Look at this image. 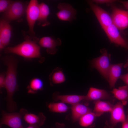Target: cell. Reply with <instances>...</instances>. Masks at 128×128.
<instances>
[{
    "label": "cell",
    "instance_id": "7c38bea8",
    "mask_svg": "<svg viewBox=\"0 0 128 128\" xmlns=\"http://www.w3.org/2000/svg\"><path fill=\"white\" fill-rule=\"evenodd\" d=\"M110 113V122L112 127L115 126L119 122L122 123L126 119L123 105L121 102H118L114 105Z\"/></svg>",
    "mask_w": 128,
    "mask_h": 128
},
{
    "label": "cell",
    "instance_id": "4316f807",
    "mask_svg": "<svg viewBox=\"0 0 128 128\" xmlns=\"http://www.w3.org/2000/svg\"><path fill=\"white\" fill-rule=\"evenodd\" d=\"M6 75L5 72H2L0 74V93H1V89L4 88Z\"/></svg>",
    "mask_w": 128,
    "mask_h": 128
},
{
    "label": "cell",
    "instance_id": "f546056e",
    "mask_svg": "<svg viewBox=\"0 0 128 128\" xmlns=\"http://www.w3.org/2000/svg\"><path fill=\"white\" fill-rule=\"evenodd\" d=\"M122 4L128 11V1H118Z\"/></svg>",
    "mask_w": 128,
    "mask_h": 128
},
{
    "label": "cell",
    "instance_id": "d6a6232c",
    "mask_svg": "<svg viewBox=\"0 0 128 128\" xmlns=\"http://www.w3.org/2000/svg\"><path fill=\"white\" fill-rule=\"evenodd\" d=\"M123 67H124L125 68H127L128 67V59L126 64L124 65Z\"/></svg>",
    "mask_w": 128,
    "mask_h": 128
},
{
    "label": "cell",
    "instance_id": "3957f363",
    "mask_svg": "<svg viewBox=\"0 0 128 128\" xmlns=\"http://www.w3.org/2000/svg\"><path fill=\"white\" fill-rule=\"evenodd\" d=\"M1 117L0 125H7L11 128H24L23 126L22 119L24 115L28 112L26 109L22 108L18 112H8L1 110Z\"/></svg>",
    "mask_w": 128,
    "mask_h": 128
},
{
    "label": "cell",
    "instance_id": "f1b7e54d",
    "mask_svg": "<svg viewBox=\"0 0 128 128\" xmlns=\"http://www.w3.org/2000/svg\"><path fill=\"white\" fill-rule=\"evenodd\" d=\"M128 70V67L127 68ZM119 78L122 80L128 86V72L125 74L120 75Z\"/></svg>",
    "mask_w": 128,
    "mask_h": 128
},
{
    "label": "cell",
    "instance_id": "8fae6325",
    "mask_svg": "<svg viewBox=\"0 0 128 128\" xmlns=\"http://www.w3.org/2000/svg\"><path fill=\"white\" fill-rule=\"evenodd\" d=\"M12 28L9 22L3 18L0 21V50L1 51L9 44L11 35Z\"/></svg>",
    "mask_w": 128,
    "mask_h": 128
},
{
    "label": "cell",
    "instance_id": "9c48e42d",
    "mask_svg": "<svg viewBox=\"0 0 128 128\" xmlns=\"http://www.w3.org/2000/svg\"><path fill=\"white\" fill-rule=\"evenodd\" d=\"M110 41L128 50V43L120 35L119 30L113 24L103 29Z\"/></svg>",
    "mask_w": 128,
    "mask_h": 128
},
{
    "label": "cell",
    "instance_id": "83f0119b",
    "mask_svg": "<svg viewBox=\"0 0 128 128\" xmlns=\"http://www.w3.org/2000/svg\"><path fill=\"white\" fill-rule=\"evenodd\" d=\"M92 2L98 4L111 3L115 1L114 0H94L91 1Z\"/></svg>",
    "mask_w": 128,
    "mask_h": 128
},
{
    "label": "cell",
    "instance_id": "7402d4cb",
    "mask_svg": "<svg viewBox=\"0 0 128 128\" xmlns=\"http://www.w3.org/2000/svg\"><path fill=\"white\" fill-rule=\"evenodd\" d=\"M49 78L51 85L62 83L65 80L62 69L59 67L56 68L53 70L49 75Z\"/></svg>",
    "mask_w": 128,
    "mask_h": 128
},
{
    "label": "cell",
    "instance_id": "ba28073f",
    "mask_svg": "<svg viewBox=\"0 0 128 128\" xmlns=\"http://www.w3.org/2000/svg\"><path fill=\"white\" fill-rule=\"evenodd\" d=\"M88 3L103 29L113 24L111 16L107 12L91 1Z\"/></svg>",
    "mask_w": 128,
    "mask_h": 128
},
{
    "label": "cell",
    "instance_id": "d4e9b609",
    "mask_svg": "<svg viewBox=\"0 0 128 128\" xmlns=\"http://www.w3.org/2000/svg\"><path fill=\"white\" fill-rule=\"evenodd\" d=\"M48 107L50 111L55 112L62 113L66 112L68 109L67 106L64 103H50Z\"/></svg>",
    "mask_w": 128,
    "mask_h": 128
},
{
    "label": "cell",
    "instance_id": "603a6c76",
    "mask_svg": "<svg viewBox=\"0 0 128 128\" xmlns=\"http://www.w3.org/2000/svg\"><path fill=\"white\" fill-rule=\"evenodd\" d=\"M43 87V82L41 79L34 78L31 80L27 87V92L29 94H35L39 90H42Z\"/></svg>",
    "mask_w": 128,
    "mask_h": 128
},
{
    "label": "cell",
    "instance_id": "cb8c5ba5",
    "mask_svg": "<svg viewBox=\"0 0 128 128\" xmlns=\"http://www.w3.org/2000/svg\"><path fill=\"white\" fill-rule=\"evenodd\" d=\"M96 117V114L91 111L85 114L79 119V124L81 126L86 127L91 125Z\"/></svg>",
    "mask_w": 128,
    "mask_h": 128
},
{
    "label": "cell",
    "instance_id": "8992f818",
    "mask_svg": "<svg viewBox=\"0 0 128 128\" xmlns=\"http://www.w3.org/2000/svg\"><path fill=\"white\" fill-rule=\"evenodd\" d=\"M110 56L106 50L102 51L101 55L91 61V66L96 69L107 80L108 72L111 64Z\"/></svg>",
    "mask_w": 128,
    "mask_h": 128
},
{
    "label": "cell",
    "instance_id": "52a82bcc",
    "mask_svg": "<svg viewBox=\"0 0 128 128\" xmlns=\"http://www.w3.org/2000/svg\"><path fill=\"white\" fill-rule=\"evenodd\" d=\"M111 16L113 24L119 30H123L128 27V10L113 6Z\"/></svg>",
    "mask_w": 128,
    "mask_h": 128
},
{
    "label": "cell",
    "instance_id": "1f68e13d",
    "mask_svg": "<svg viewBox=\"0 0 128 128\" xmlns=\"http://www.w3.org/2000/svg\"><path fill=\"white\" fill-rule=\"evenodd\" d=\"M26 128H40L39 126L35 125H29V126Z\"/></svg>",
    "mask_w": 128,
    "mask_h": 128
},
{
    "label": "cell",
    "instance_id": "e0dca14e",
    "mask_svg": "<svg viewBox=\"0 0 128 128\" xmlns=\"http://www.w3.org/2000/svg\"><path fill=\"white\" fill-rule=\"evenodd\" d=\"M46 117L41 112L37 115L29 113L25 114L23 118L29 125H35L40 126L43 125L46 119Z\"/></svg>",
    "mask_w": 128,
    "mask_h": 128
},
{
    "label": "cell",
    "instance_id": "5b68a950",
    "mask_svg": "<svg viewBox=\"0 0 128 128\" xmlns=\"http://www.w3.org/2000/svg\"><path fill=\"white\" fill-rule=\"evenodd\" d=\"M39 12V4L38 1L31 0L28 5L26 13L29 33L33 38H34L33 37H35V35L34 27L35 22L38 20Z\"/></svg>",
    "mask_w": 128,
    "mask_h": 128
},
{
    "label": "cell",
    "instance_id": "5bb4252c",
    "mask_svg": "<svg viewBox=\"0 0 128 128\" xmlns=\"http://www.w3.org/2000/svg\"><path fill=\"white\" fill-rule=\"evenodd\" d=\"M123 63L111 64L108 74L107 80L110 87H113L121 75Z\"/></svg>",
    "mask_w": 128,
    "mask_h": 128
},
{
    "label": "cell",
    "instance_id": "7a4b0ae2",
    "mask_svg": "<svg viewBox=\"0 0 128 128\" xmlns=\"http://www.w3.org/2000/svg\"><path fill=\"white\" fill-rule=\"evenodd\" d=\"M37 41L27 38L16 46L6 47L4 51L5 53L14 54L27 59L39 58L41 56L40 46L37 44Z\"/></svg>",
    "mask_w": 128,
    "mask_h": 128
},
{
    "label": "cell",
    "instance_id": "30bf717a",
    "mask_svg": "<svg viewBox=\"0 0 128 128\" xmlns=\"http://www.w3.org/2000/svg\"><path fill=\"white\" fill-rule=\"evenodd\" d=\"M59 11L56 13V15L60 20L71 22L76 18V10L70 4L61 3L58 5Z\"/></svg>",
    "mask_w": 128,
    "mask_h": 128
},
{
    "label": "cell",
    "instance_id": "ac0fdd59",
    "mask_svg": "<svg viewBox=\"0 0 128 128\" xmlns=\"http://www.w3.org/2000/svg\"><path fill=\"white\" fill-rule=\"evenodd\" d=\"M93 112L97 116H101L105 112H110L114 105L107 101L100 100L94 101Z\"/></svg>",
    "mask_w": 128,
    "mask_h": 128
},
{
    "label": "cell",
    "instance_id": "4dcf8cb0",
    "mask_svg": "<svg viewBox=\"0 0 128 128\" xmlns=\"http://www.w3.org/2000/svg\"><path fill=\"white\" fill-rule=\"evenodd\" d=\"M122 123V128H128V120L126 119V120Z\"/></svg>",
    "mask_w": 128,
    "mask_h": 128
},
{
    "label": "cell",
    "instance_id": "6da1fadb",
    "mask_svg": "<svg viewBox=\"0 0 128 128\" xmlns=\"http://www.w3.org/2000/svg\"><path fill=\"white\" fill-rule=\"evenodd\" d=\"M2 60L7 67L4 86L7 93L4 99L6 102V109L9 112H14L17 108V103L13 98L18 87L17 79V60L12 55L3 57Z\"/></svg>",
    "mask_w": 128,
    "mask_h": 128
},
{
    "label": "cell",
    "instance_id": "ffe728a7",
    "mask_svg": "<svg viewBox=\"0 0 128 128\" xmlns=\"http://www.w3.org/2000/svg\"><path fill=\"white\" fill-rule=\"evenodd\" d=\"M111 92L114 96L121 101L123 105H126L128 101V86L126 85L114 88Z\"/></svg>",
    "mask_w": 128,
    "mask_h": 128
},
{
    "label": "cell",
    "instance_id": "d6986e66",
    "mask_svg": "<svg viewBox=\"0 0 128 128\" xmlns=\"http://www.w3.org/2000/svg\"><path fill=\"white\" fill-rule=\"evenodd\" d=\"M71 109L72 118L74 121L78 120L85 114L91 111L90 108L79 103L72 105Z\"/></svg>",
    "mask_w": 128,
    "mask_h": 128
},
{
    "label": "cell",
    "instance_id": "277c9868",
    "mask_svg": "<svg viewBox=\"0 0 128 128\" xmlns=\"http://www.w3.org/2000/svg\"><path fill=\"white\" fill-rule=\"evenodd\" d=\"M20 1H13L3 15V18L10 22L21 18L26 12L28 5Z\"/></svg>",
    "mask_w": 128,
    "mask_h": 128
},
{
    "label": "cell",
    "instance_id": "836d02e7",
    "mask_svg": "<svg viewBox=\"0 0 128 128\" xmlns=\"http://www.w3.org/2000/svg\"></svg>",
    "mask_w": 128,
    "mask_h": 128
},
{
    "label": "cell",
    "instance_id": "9a60e30c",
    "mask_svg": "<svg viewBox=\"0 0 128 128\" xmlns=\"http://www.w3.org/2000/svg\"><path fill=\"white\" fill-rule=\"evenodd\" d=\"M110 97V96L105 90L93 87L89 88L85 99L94 101L101 99H108Z\"/></svg>",
    "mask_w": 128,
    "mask_h": 128
},
{
    "label": "cell",
    "instance_id": "484cf974",
    "mask_svg": "<svg viewBox=\"0 0 128 128\" xmlns=\"http://www.w3.org/2000/svg\"><path fill=\"white\" fill-rule=\"evenodd\" d=\"M13 1L8 0H0V12L4 13L8 9Z\"/></svg>",
    "mask_w": 128,
    "mask_h": 128
},
{
    "label": "cell",
    "instance_id": "44dd1931",
    "mask_svg": "<svg viewBox=\"0 0 128 128\" xmlns=\"http://www.w3.org/2000/svg\"><path fill=\"white\" fill-rule=\"evenodd\" d=\"M50 13L49 8L47 5L43 2L39 4V15L37 20L39 25L45 26L50 24L47 19Z\"/></svg>",
    "mask_w": 128,
    "mask_h": 128
},
{
    "label": "cell",
    "instance_id": "2e32d148",
    "mask_svg": "<svg viewBox=\"0 0 128 128\" xmlns=\"http://www.w3.org/2000/svg\"><path fill=\"white\" fill-rule=\"evenodd\" d=\"M53 98L55 100H59L62 102L69 103L72 105L85 99V96L74 95H58L56 93H55L53 95Z\"/></svg>",
    "mask_w": 128,
    "mask_h": 128
},
{
    "label": "cell",
    "instance_id": "4fadbf2b",
    "mask_svg": "<svg viewBox=\"0 0 128 128\" xmlns=\"http://www.w3.org/2000/svg\"><path fill=\"white\" fill-rule=\"evenodd\" d=\"M38 43L40 46L47 48V53L53 55L57 51L56 46L60 45L61 41L59 38L55 39L51 37H45L39 40Z\"/></svg>",
    "mask_w": 128,
    "mask_h": 128
}]
</instances>
